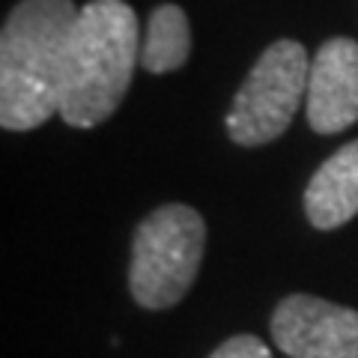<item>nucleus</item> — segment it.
I'll use <instances>...</instances> for the list:
<instances>
[{
  "label": "nucleus",
  "instance_id": "1a4fd4ad",
  "mask_svg": "<svg viewBox=\"0 0 358 358\" xmlns=\"http://www.w3.org/2000/svg\"><path fill=\"white\" fill-rule=\"evenodd\" d=\"M209 358H272V350L254 334H236V338L224 341Z\"/></svg>",
  "mask_w": 358,
  "mask_h": 358
},
{
  "label": "nucleus",
  "instance_id": "f03ea898",
  "mask_svg": "<svg viewBox=\"0 0 358 358\" xmlns=\"http://www.w3.org/2000/svg\"><path fill=\"white\" fill-rule=\"evenodd\" d=\"M141 60L138 15L126 0H90L78 13L66 51L60 117L72 129H93L129 93Z\"/></svg>",
  "mask_w": 358,
  "mask_h": 358
},
{
  "label": "nucleus",
  "instance_id": "f257e3e1",
  "mask_svg": "<svg viewBox=\"0 0 358 358\" xmlns=\"http://www.w3.org/2000/svg\"><path fill=\"white\" fill-rule=\"evenodd\" d=\"M72 0H21L0 30V126L30 131L60 114L66 51L78 21Z\"/></svg>",
  "mask_w": 358,
  "mask_h": 358
},
{
  "label": "nucleus",
  "instance_id": "423d86ee",
  "mask_svg": "<svg viewBox=\"0 0 358 358\" xmlns=\"http://www.w3.org/2000/svg\"><path fill=\"white\" fill-rule=\"evenodd\" d=\"M308 122L320 134H338L358 122V42L329 39L310 60Z\"/></svg>",
  "mask_w": 358,
  "mask_h": 358
},
{
  "label": "nucleus",
  "instance_id": "0eeeda50",
  "mask_svg": "<svg viewBox=\"0 0 358 358\" xmlns=\"http://www.w3.org/2000/svg\"><path fill=\"white\" fill-rule=\"evenodd\" d=\"M305 215L317 230H334L358 215V141H350L310 176Z\"/></svg>",
  "mask_w": 358,
  "mask_h": 358
},
{
  "label": "nucleus",
  "instance_id": "20e7f679",
  "mask_svg": "<svg viewBox=\"0 0 358 358\" xmlns=\"http://www.w3.org/2000/svg\"><path fill=\"white\" fill-rule=\"evenodd\" d=\"M310 60L301 42H272L254 63L227 110V134L239 147H263L281 138L308 96Z\"/></svg>",
  "mask_w": 358,
  "mask_h": 358
},
{
  "label": "nucleus",
  "instance_id": "39448f33",
  "mask_svg": "<svg viewBox=\"0 0 358 358\" xmlns=\"http://www.w3.org/2000/svg\"><path fill=\"white\" fill-rule=\"evenodd\" d=\"M272 334L289 358H358V310L317 296H287L272 313Z\"/></svg>",
  "mask_w": 358,
  "mask_h": 358
},
{
  "label": "nucleus",
  "instance_id": "7ed1b4c3",
  "mask_svg": "<svg viewBox=\"0 0 358 358\" xmlns=\"http://www.w3.org/2000/svg\"><path fill=\"white\" fill-rule=\"evenodd\" d=\"M206 224L197 209L167 203L138 224L131 239L129 287L141 308L164 310L179 305L203 263Z\"/></svg>",
  "mask_w": 358,
  "mask_h": 358
},
{
  "label": "nucleus",
  "instance_id": "6e6552de",
  "mask_svg": "<svg viewBox=\"0 0 358 358\" xmlns=\"http://www.w3.org/2000/svg\"><path fill=\"white\" fill-rule=\"evenodd\" d=\"M188 54H192V27L185 9L176 3L155 6L141 39V66L152 75H164L185 66Z\"/></svg>",
  "mask_w": 358,
  "mask_h": 358
}]
</instances>
